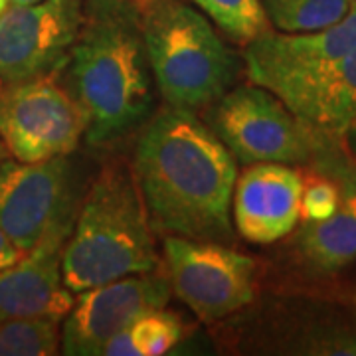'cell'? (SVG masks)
<instances>
[{
	"label": "cell",
	"mask_w": 356,
	"mask_h": 356,
	"mask_svg": "<svg viewBox=\"0 0 356 356\" xmlns=\"http://www.w3.org/2000/svg\"><path fill=\"white\" fill-rule=\"evenodd\" d=\"M149 65L170 107L194 111L220 99L238 72L234 54L208 18L182 2L143 10Z\"/></svg>",
	"instance_id": "277c9868"
},
{
	"label": "cell",
	"mask_w": 356,
	"mask_h": 356,
	"mask_svg": "<svg viewBox=\"0 0 356 356\" xmlns=\"http://www.w3.org/2000/svg\"><path fill=\"white\" fill-rule=\"evenodd\" d=\"M135 2H139V4H153L154 0H135Z\"/></svg>",
	"instance_id": "83f0119b"
},
{
	"label": "cell",
	"mask_w": 356,
	"mask_h": 356,
	"mask_svg": "<svg viewBox=\"0 0 356 356\" xmlns=\"http://www.w3.org/2000/svg\"><path fill=\"white\" fill-rule=\"evenodd\" d=\"M299 121L331 139H343L356 119V48L313 74L273 91Z\"/></svg>",
	"instance_id": "5bb4252c"
},
{
	"label": "cell",
	"mask_w": 356,
	"mask_h": 356,
	"mask_svg": "<svg viewBox=\"0 0 356 356\" xmlns=\"http://www.w3.org/2000/svg\"><path fill=\"white\" fill-rule=\"evenodd\" d=\"M60 321L0 318V356H50L62 341Z\"/></svg>",
	"instance_id": "e0dca14e"
},
{
	"label": "cell",
	"mask_w": 356,
	"mask_h": 356,
	"mask_svg": "<svg viewBox=\"0 0 356 356\" xmlns=\"http://www.w3.org/2000/svg\"><path fill=\"white\" fill-rule=\"evenodd\" d=\"M356 48V0L341 22L317 32H271L248 42L245 74L254 86L275 91L313 74Z\"/></svg>",
	"instance_id": "8fae6325"
},
{
	"label": "cell",
	"mask_w": 356,
	"mask_h": 356,
	"mask_svg": "<svg viewBox=\"0 0 356 356\" xmlns=\"http://www.w3.org/2000/svg\"><path fill=\"white\" fill-rule=\"evenodd\" d=\"M344 140H346V147H348V151H350V154L356 159V119L355 123L348 127V131L344 133Z\"/></svg>",
	"instance_id": "cb8c5ba5"
},
{
	"label": "cell",
	"mask_w": 356,
	"mask_h": 356,
	"mask_svg": "<svg viewBox=\"0 0 356 356\" xmlns=\"http://www.w3.org/2000/svg\"><path fill=\"white\" fill-rule=\"evenodd\" d=\"M299 248L318 269H341L356 259V216L341 202L332 216L305 222L299 234Z\"/></svg>",
	"instance_id": "9a60e30c"
},
{
	"label": "cell",
	"mask_w": 356,
	"mask_h": 356,
	"mask_svg": "<svg viewBox=\"0 0 356 356\" xmlns=\"http://www.w3.org/2000/svg\"><path fill=\"white\" fill-rule=\"evenodd\" d=\"M327 172L332 180L339 184L341 191V202L356 216V166L341 165L339 159L332 154L327 161Z\"/></svg>",
	"instance_id": "44dd1931"
},
{
	"label": "cell",
	"mask_w": 356,
	"mask_h": 356,
	"mask_svg": "<svg viewBox=\"0 0 356 356\" xmlns=\"http://www.w3.org/2000/svg\"><path fill=\"white\" fill-rule=\"evenodd\" d=\"M70 234H58L0 271V318L62 321L74 307V291L62 275V252Z\"/></svg>",
	"instance_id": "4fadbf2b"
},
{
	"label": "cell",
	"mask_w": 356,
	"mask_h": 356,
	"mask_svg": "<svg viewBox=\"0 0 356 356\" xmlns=\"http://www.w3.org/2000/svg\"><path fill=\"white\" fill-rule=\"evenodd\" d=\"M129 331L140 356H161L184 339L186 327L177 313L156 309L137 318L129 327Z\"/></svg>",
	"instance_id": "d6986e66"
},
{
	"label": "cell",
	"mask_w": 356,
	"mask_h": 356,
	"mask_svg": "<svg viewBox=\"0 0 356 356\" xmlns=\"http://www.w3.org/2000/svg\"><path fill=\"white\" fill-rule=\"evenodd\" d=\"M67 64L91 145L117 139L147 117L153 95L139 2L83 0Z\"/></svg>",
	"instance_id": "7a4b0ae2"
},
{
	"label": "cell",
	"mask_w": 356,
	"mask_h": 356,
	"mask_svg": "<svg viewBox=\"0 0 356 356\" xmlns=\"http://www.w3.org/2000/svg\"><path fill=\"white\" fill-rule=\"evenodd\" d=\"M70 161L56 156L38 163L4 159L0 163V229L28 254L74 226Z\"/></svg>",
	"instance_id": "52a82bcc"
},
{
	"label": "cell",
	"mask_w": 356,
	"mask_h": 356,
	"mask_svg": "<svg viewBox=\"0 0 356 356\" xmlns=\"http://www.w3.org/2000/svg\"><path fill=\"white\" fill-rule=\"evenodd\" d=\"M133 175L153 232L191 240L229 236L236 159L192 111L170 107L143 131Z\"/></svg>",
	"instance_id": "6da1fadb"
},
{
	"label": "cell",
	"mask_w": 356,
	"mask_h": 356,
	"mask_svg": "<svg viewBox=\"0 0 356 356\" xmlns=\"http://www.w3.org/2000/svg\"><path fill=\"white\" fill-rule=\"evenodd\" d=\"M301 172L283 163H254L236 178L234 222L243 240L273 243L297 226Z\"/></svg>",
	"instance_id": "7c38bea8"
},
{
	"label": "cell",
	"mask_w": 356,
	"mask_h": 356,
	"mask_svg": "<svg viewBox=\"0 0 356 356\" xmlns=\"http://www.w3.org/2000/svg\"><path fill=\"white\" fill-rule=\"evenodd\" d=\"M102 356H140L139 348H137V344H135L133 337H131L129 327L125 331L117 332L115 337H111L105 343Z\"/></svg>",
	"instance_id": "7402d4cb"
},
{
	"label": "cell",
	"mask_w": 356,
	"mask_h": 356,
	"mask_svg": "<svg viewBox=\"0 0 356 356\" xmlns=\"http://www.w3.org/2000/svg\"><path fill=\"white\" fill-rule=\"evenodd\" d=\"M54 76L0 83V140L20 163L67 156L86 135L83 107Z\"/></svg>",
	"instance_id": "8992f818"
},
{
	"label": "cell",
	"mask_w": 356,
	"mask_h": 356,
	"mask_svg": "<svg viewBox=\"0 0 356 356\" xmlns=\"http://www.w3.org/2000/svg\"><path fill=\"white\" fill-rule=\"evenodd\" d=\"M234 42L248 44L269 30L261 0H192Z\"/></svg>",
	"instance_id": "ac0fdd59"
},
{
	"label": "cell",
	"mask_w": 356,
	"mask_h": 356,
	"mask_svg": "<svg viewBox=\"0 0 356 356\" xmlns=\"http://www.w3.org/2000/svg\"><path fill=\"white\" fill-rule=\"evenodd\" d=\"M212 131L234 159L254 163H307L325 159L331 139L309 129L280 97L259 86H245L220 95L212 113Z\"/></svg>",
	"instance_id": "5b68a950"
},
{
	"label": "cell",
	"mask_w": 356,
	"mask_h": 356,
	"mask_svg": "<svg viewBox=\"0 0 356 356\" xmlns=\"http://www.w3.org/2000/svg\"><path fill=\"white\" fill-rule=\"evenodd\" d=\"M4 159H8V153H6V149H4V145H2V140H0V163H2Z\"/></svg>",
	"instance_id": "484cf974"
},
{
	"label": "cell",
	"mask_w": 356,
	"mask_h": 356,
	"mask_svg": "<svg viewBox=\"0 0 356 356\" xmlns=\"http://www.w3.org/2000/svg\"><path fill=\"white\" fill-rule=\"evenodd\" d=\"M40 0H8V4H36Z\"/></svg>",
	"instance_id": "d4e9b609"
},
{
	"label": "cell",
	"mask_w": 356,
	"mask_h": 356,
	"mask_svg": "<svg viewBox=\"0 0 356 356\" xmlns=\"http://www.w3.org/2000/svg\"><path fill=\"white\" fill-rule=\"evenodd\" d=\"M170 281L159 269L125 275L79 293L67 313L62 332V353L70 356H102L105 343L125 331L137 318L165 309Z\"/></svg>",
	"instance_id": "30bf717a"
},
{
	"label": "cell",
	"mask_w": 356,
	"mask_h": 356,
	"mask_svg": "<svg viewBox=\"0 0 356 356\" xmlns=\"http://www.w3.org/2000/svg\"><path fill=\"white\" fill-rule=\"evenodd\" d=\"M301 186V204L299 218L303 222H317L332 216L341 206L339 184L325 172H309Z\"/></svg>",
	"instance_id": "ffe728a7"
},
{
	"label": "cell",
	"mask_w": 356,
	"mask_h": 356,
	"mask_svg": "<svg viewBox=\"0 0 356 356\" xmlns=\"http://www.w3.org/2000/svg\"><path fill=\"white\" fill-rule=\"evenodd\" d=\"M161 267L133 168L113 161L93 178L62 252L67 289L81 293Z\"/></svg>",
	"instance_id": "3957f363"
},
{
	"label": "cell",
	"mask_w": 356,
	"mask_h": 356,
	"mask_svg": "<svg viewBox=\"0 0 356 356\" xmlns=\"http://www.w3.org/2000/svg\"><path fill=\"white\" fill-rule=\"evenodd\" d=\"M267 18L283 32H317L341 22L355 0H261Z\"/></svg>",
	"instance_id": "2e32d148"
},
{
	"label": "cell",
	"mask_w": 356,
	"mask_h": 356,
	"mask_svg": "<svg viewBox=\"0 0 356 356\" xmlns=\"http://www.w3.org/2000/svg\"><path fill=\"white\" fill-rule=\"evenodd\" d=\"M6 4H8V0H0V13L4 10V6H6Z\"/></svg>",
	"instance_id": "4316f807"
},
{
	"label": "cell",
	"mask_w": 356,
	"mask_h": 356,
	"mask_svg": "<svg viewBox=\"0 0 356 356\" xmlns=\"http://www.w3.org/2000/svg\"><path fill=\"white\" fill-rule=\"evenodd\" d=\"M22 255L24 254H22V252L8 240V236L0 229V271H2L4 267L16 264Z\"/></svg>",
	"instance_id": "603a6c76"
},
{
	"label": "cell",
	"mask_w": 356,
	"mask_h": 356,
	"mask_svg": "<svg viewBox=\"0 0 356 356\" xmlns=\"http://www.w3.org/2000/svg\"><path fill=\"white\" fill-rule=\"evenodd\" d=\"M170 287L204 321L236 313L254 299L255 261L226 245L166 236Z\"/></svg>",
	"instance_id": "ba28073f"
},
{
	"label": "cell",
	"mask_w": 356,
	"mask_h": 356,
	"mask_svg": "<svg viewBox=\"0 0 356 356\" xmlns=\"http://www.w3.org/2000/svg\"><path fill=\"white\" fill-rule=\"evenodd\" d=\"M83 0L6 4L0 13V83L56 74L67 64Z\"/></svg>",
	"instance_id": "9c48e42d"
}]
</instances>
